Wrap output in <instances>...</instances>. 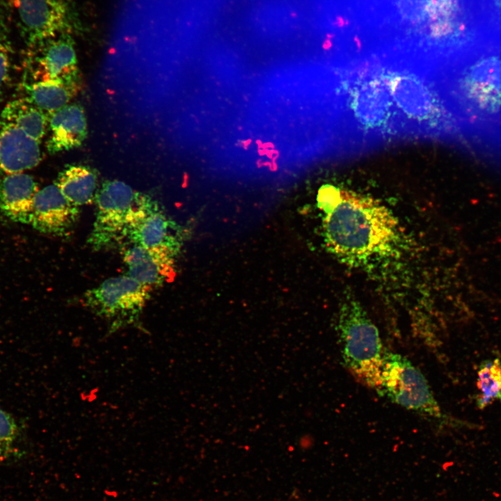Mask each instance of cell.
Here are the masks:
<instances>
[{
  "label": "cell",
  "mask_w": 501,
  "mask_h": 501,
  "mask_svg": "<svg viewBox=\"0 0 501 501\" xmlns=\"http://www.w3.org/2000/svg\"><path fill=\"white\" fill-rule=\"evenodd\" d=\"M31 49L35 81L61 80L77 86L78 66L73 34H57Z\"/></svg>",
  "instance_id": "obj_11"
},
{
  "label": "cell",
  "mask_w": 501,
  "mask_h": 501,
  "mask_svg": "<svg viewBox=\"0 0 501 501\" xmlns=\"http://www.w3.org/2000/svg\"><path fill=\"white\" fill-rule=\"evenodd\" d=\"M334 88L341 154L408 138L384 77L383 63L340 65Z\"/></svg>",
  "instance_id": "obj_1"
},
{
  "label": "cell",
  "mask_w": 501,
  "mask_h": 501,
  "mask_svg": "<svg viewBox=\"0 0 501 501\" xmlns=\"http://www.w3.org/2000/svg\"><path fill=\"white\" fill-rule=\"evenodd\" d=\"M401 15L414 24L427 26L429 38L438 48L439 63L462 50L458 38L465 28L459 19L462 11L460 0H397ZM463 34V33H462Z\"/></svg>",
  "instance_id": "obj_8"
},
{
  "label": "cell",
  "mask_w": 501,
  "mask_h": 501,
  "mask_svg": "<svg viewBox=\"0 0 501 501\" xmlns=\"http://www.w3.org/2000/svg\"><path fill=\"white\" fill-rule=\"evenodd\" d=\"M79 213L78 207L68 201L54 184L35 193L27 224L40 232L64 236L77 223Z\"/></svg>",
  "instance_id": "obj_13"
},
{
  "label": "cell",
  "mask_w": 501,
  "mask_h": 501,
  "mask_svg": "<svg viewBox=\"0 0 501 501\" xmlns=\"http://www.w3.org/2000/svg\"><path fill=\"white\" fill-rule=\"evenodd\" d=\"M151 288L129 275L110 278L84 295L86 305L109 321L111 331L135 323Z\"/></svg>",
  "instance_id": "obj_9"
},
{
  "label": "cell",
  "mask_w": 501,
  "mask_h": 501,
  "mask_svg": "<svg viewBox=\"0 0 501 501\" xmlns=\"http://www.w3.org/2000/svg\"><path fill=\"white\" fill-rule=\"evenodd\" d=\"M434 77L458 129L501 125V40L461 54Z\"/></svg>",
  "instance_id": "obj_2"
},
{
  "label": "cell",
  "mask_w": 501,
  "mask_h": 501,
  "mask_svg": "<svg viewBox=\"0 0 501 501\" xmlns=\"http://www.w3.org/2000/svg\"><path fill=\"white\" fill-rule=\"evenodd\" d=\"M174 257L175 255L168 252L138 245L127 249L123 254L128 275L150 288L173 277Z\"/></svg>",
  "instance_id": "obj_15"
},
{
  "label": "cell",
  "mask_w": 501,
  "mask_h": 501,
  "mask_svg": "<svg viewBox=\"0 0 501 501\" xmlns=\"http://www.w3.org/2000/svg\"><path fill=\"white\" fill-rule=\"evenodd\" d=\"M477 387L479 393L476 403L479 408L501 401V362L498 358L486 360L479 365Z\"/></svg>",
  "instance_id": "obj_21"
},
{
  "label": "cell",
  "mask_w": 501,
  "mask_h": 501,
  "mask_svg": "<svg viewBox=\"0 0 501 501\" xmlns=\"http://www.w3.org/2000/svg\"><path fill=\"white\" fill-rule=\"evenodd\" d=\"M11 48L8 38L6 28L0 22V93L3 90L8 78Z\"/></svg>",
  "instance_id": "obj_23"
},
{
  "label": "cell",
  "mask_w": 501,
  "mask_h": 501,
  "mask_svg": "<svg viewBox=\"0 0 501 501\" xmlns=\"http://www.w3.org/2000/svg\"><path fill=\"white\" fill-rule=\"evenodd\" d=\"M491 11L495 12V17H500L501 21V0H490Z\"/></svg>",
  "instance_id": "obj_25"
},
{
  "label": "cell",
  "mask_w": 501,
  "mask_h": 501,
  "mask_svg": "<svg viewBox=\"0 0 501 501\" xmlns=\"http://www.w3.org/2000/svg\"><path fill=\"white\" fill-rule=\"evenodd\" d=\"M148 196L119 180L104 182L96 194L97 212L90 245L100 250L127 236Z\"/></svg>",
  "instance_id": "obj_7"
},
{
  "label": "cell",
  "mask_w": 501,
  "mask_h": 501,
  "mask_svg": "<svg viewBox=\"0 0 501 501\" xmlns=\"http://www.w3.org/2000/svg\"><path fill=\"white\" fill-rule=\"evenodd\" d=\"M336 330L344 367L374 389L385 350L378 328L354 298L347 297L341 303Z\"/></svg>",
  "instance_id": "obj_5"
},
{
  "label": "cell",
  "mask_w": 501,
  "mask_h": 501,
  "mask_svg": "<svg viewBox=\"0 0 501 501\" xmlns=\"http://www.w3.org/2000/svg\"><path fill=\"white\" fill-rule=\"evenodd\" d=\"M49 136L47 148L57 153L81 145L87 135V122L81 106L66 105L49 116Z\"/></svg>",
  "instance_id": "obj_16"
},
{
  "label": "cell",
  "mask_w": 501,
  "mask_h": 501,
  "mask_svg": "<svg viewBox=\"0 0 501 501\" xmlns=\"http://www.w3.org/2000/svg\"><path fill=\"white\" fill-rule=\"evenodd\" d=\"M19 24L30 48L59 33L79 32L81 24L70 0H14Z\"/></svg>",
  "instance_id": "obj_10"
},
{
  "label": "cell",
  "mask_w": 501,
  "mask_h": 501,
  "mask_svg": "<svg viewBox=\"0 0 501 501\" xmlns=\"http://www.w3.org/2000/svg\"><path fill=\"white\" fill-rule=\"evenodd\" d=\"M374 390L429 421L450 423L424 374L406 356L385 351Z\"/></svg>",
  "instance_id": "obj_6"
},
{
  "label": "cell",
  "mask_w": 501,
  "mask_h": 501,
  "mask_svg": "<svg viewBox=\"0 0 501 501\" xmlns=\"http://www.w3.org/2000/svg\"><path fill=\"white\" fill-rule=\"evenodd\" d=\"M38 191L34 179L26 173L6 175L0 181V212L14 222L27 224Z\"/></svg>",
  "instance_id": "obj_17"
},
{
  "label": "cell",
  "mask_w": 501,
  "mask_h": 501,
  "mask_svg": "<svg viewBox=\"0 0 501 501\" xmlns=\"http://www.w3.org/2000/svg\"><path fill=\"white\" fill-rule=\"evenodd\" d=\"M324 214L326 246L350 263L385 255L398 237L397 222L391 212L368 196L341 189L339 200Z\"/></svg>",
  "instance_id": "obj_3"
},
{
  "label": "cell",
  "mask_w": 501,
  "mask_h": 501,
  "mask_svg": "<svg viewBox=\"0 0 501 501\" xmlns=\"http://www.w3.org/2000/svg\"><path fill=\"white\" fill-rule=\"evenodd\" d=\"M17 436V427L14 419L0 407V461L12 452Z\"/></svg>",
  "instance_id": "obj_22"
},
{
  "label": "cell",
  "mask_w": 501,
  "mask_h": 501,
  "mask_svg": "<svg viewBox=\"0 0 501 501\" xmlns=\"http://www.w3.org/2000/svg\"><path fill=\"white\" fill-rule=\"evenodd\" d=\"M134 245L159 249L176 255L182 244L178 226L149 196L137 218L129 227L127 236Z\"/></svg>",
  "instance_id": "obj_12"
},
{
  "label": "cell",
  "mask_w": 501,
  "mask_h": 501,
  "mask_svg": "<svg viewBox=\"0 0 501 501\" xmlns=\"http://www.w3.org/2000/svg\"><path fill=\"white\" fill-rule=\"evenodd\" d=\"M55 184L67 200L78 207L94 199L97 177L88 167L70 166L59 174Z\"/></svg>",
  "instance_id": "obj_19"
},
{
  "label": "cell",
  "mask_w": 501,
  "mask_h": 501,
  "mask_svg": "<svg viewBox=\"0 0 501 501\" xmlns=\"http://www.w3.org/2000/svg\"><path fill=\"white\" fill-rule=\"evenodd\" d=\"M1 119L17 126L39 141L48 128L47 114L25 98L8 103L2 110Z\"/></svg>",
  "instance_id": "obj_20"
},
{
  "label": "cell",
  "mask_w": 501,
  "mask_h": 501,
  "mask_svg": "<svg viewBox=\"0 0 501 501\" xmlns=\"http://www.w3.org/2000/svg\"><path fill=\"white\" fill-rule=\"evenodd\" d=\"M340 196V189L331 184L323 185L317 193V206L326 214L336 205Z\"/></svg>",
  "instance_id": "obj_24"
},
{
  "label": "cell",
  "mask_w": 501,
  "mask_h": 501,
  "mask_svg": "<svg viewBox=\"0 0 501 501\" xmlns=\"http://www.w3.org/2000/svg\"><path fill=\"white\" fill-rule=\"evenodd\" d=\"M25 98L48 116L67 105L77 86L61 80L35 81L25 86Z\"/></svg>",
  "instance_id": "obj_18"
},
{
  "label": "cell",
  "mask_w": 501,
  "mask_h": 501,
  "mask_svg": "<svg viewBox=\"0 0 501 501\" xmlns=\"http://www.w3.org/2000/svg\"><path fill=\"white\" fill-rule=\"evenodd\" d=\"M384 77L409 137L440 138L456 132V122L433 73L386 61Z\"/></svg>",
  "instance_id": "obj_4"
},
{
  "label": "cell",
  "mask_w": 501,
  "mask_h": 501,
  "mask_svg": "<svg viewBox=\"0 0 501 501\" xmlns=\"http://www.w3.org/2000/svg\"><path fill=\"white\" fill-rule=\"evenodd\" d=\"M40 141L17 126L0 118V173H24L38 165Z\"/></svg>",
  "instance_id": "obj_14"
}]
</instances>
